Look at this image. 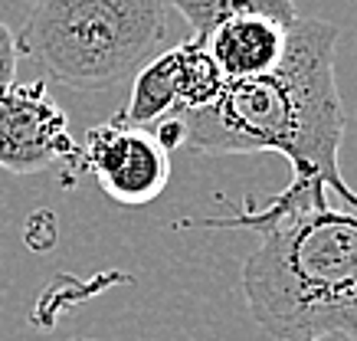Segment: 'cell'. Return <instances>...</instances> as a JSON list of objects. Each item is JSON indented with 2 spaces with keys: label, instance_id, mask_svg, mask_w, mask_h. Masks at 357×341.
<instances>
[{
  "label": "cell",
  "instance_id": "5b68a950",
  "mask_svg": "<svg viewBox=\"0 0 357 341\" xmlns=\"http://www.w3.org/2000/svg\"><path fill=\"white\" fill-rule=\"evenodd\" d=\"M227 79L210 59L204 43L187 40L167 53L148 59L135 73L131 99L121 119L131 125H158L164 119H184L213 105Z\"/></svg>",
  "mask_w": 357,
  "mask_h": 341
},
{
  "label": "cell",
  "instance_id": "3957f363",
  "mask_svg": "<svg viewBox=\"0 0 357 341\" xmlns=\"http://www.w3.org/2000/svg\"><path fill=\"white\" fill-rule=\"evenodd\" d=\"M164 36L167 0H36L17 53L76 92H102L154 59Z\"/></svg>",
  "mask_w": 357,
  "mask_h": 341
},
{
  "label": "cell",
  "instance_id": "30bf717a",
  "mask_svg": "<svg viewBox=\"0 0 357 341\" xmlns=\"http://www.w3.org/2000/svg\"><path fill=\"white\" fill-rule=\"evenodd\" d=\"M308 341H357V335H347V331H328V335H318V338Z\"/></svg>",
  "mask_w": 357,
  "mask_h": 341
},
{
  "label": "cell",
  "instance_id": "7a4b0ae2",
  "mask_svg": "<svg viewBox=\"0 0 357 341\" xmlns=\"http://www.w3.org/2000/svg\"><path fill=\"white\" fill-rule=\"evenodd\" d=\"M217 223L259 230L243 263L249 315L279 341L357 335V200L256 210Z\"/></svg>",
  "mask_w": 357,
  "mask_h": 341
},
{
  "label": "cell",
  "instance_id": "52a82bcc",
  "mask_svg": "<svg viewBox=\"0 0 357 341\" xmlns=\"http://www.w3.org/2000/svg\"><path fill=\"white\" fill-rule=\"evenodd\" d=\"M289 43V26L266 17H243L217 26L206 36V53L227 82L266 76L282 63Z\"/></svg>",
  "mask_w": 357,
  "mask_h": 341
},
{
  "label": "cell",
  "instance_id": "6da1fadb",
  "mask_svg": "<svg viewBox=\"0 0 357 341\" xmlns=\"http://www.w3.org/2000/svg\"><path fill=\"white\" fill-rule=\"evenodd\" d=\"M337 26L298 17L282 63L266 76L227 82L213 105L184 115L187 148L200 154H279L289 188L262 210H295L325 200H357L337 167L344 102L335 73Z\"/></svg>",
  "mask_w": 357,
  "mask_h": 341
},
{
  "label": "cell",
  "instance_id": "277c9868",
  "mask_svg": "<svg viewBox=\"0 0 357 341\" xmlns=\"http://www.w3.org/2000/svg\"><path fill=\"white\" fill-rule=\"evenodd\" d=\"M73 165L96 177L98 190L121 207L154 204L171 181V151L154 128L131 125L121 115L89 128Z\"/></svg>",
  "mask_w": 357,
  "mask_h": 341
},
{
  "label": "cell",
  "instance_id": "ba28073f",
  "mask_svg": "<svg viewBox=\"0 0 357 341\" xmlns=\"http://www.w3.org/2000/svg\"><path fill=\"white\" fill-rule=\"evenodd\" d=\"M174 10L181 13L190 26V40L206 43V36L217 26L229 20H243V17H266L282 26H292L298 20L295 0H167Z\"/></svg>",
  "mask_w": 357,
  "mask_h": 341
},
{
  "label": "cell",
  "instance_id": "8992f818",
  "mask_svg": "<svg viewBox=\"0 0 357 341\" xmlns=\"http://www.w3.org/2000/svg\"><path fill=\"white\" fill-rule=\"evenodd\" d=\"M79 142L69 119L50 96L43 79L13 82L0 96V167L10 174H36L73 161Z\"/></svg>",
  "mask_w": 357,
  "mask_h": 341
},
{
  "label": "cell",
  "instance_id": "8fae6325",
  "mask_svg": "<svg viewBox=\"0 0 357 341\" xmlns=\"http://www.w3.org/2000/svg\"><path fill=\"white\" fill-rule=\"evenodd\" d=\"M66 341H98V338H66Z\"/></svg>",
  "mask_w": 357,
  "mask_h": 341
},
{
  "label": "cell",
  "instance_id": "9c48e42d",
  "mask_svg": "<svg viewBox=\"0 0 357 341\" xmlns=\"http://www.w3.org/2000/svg\"><path fill=\"white\" fill-rule=\"evenodd\" d=\"M17 59H20V53H17V36L0 23V96L17 82Z\"/></svg>",
  "mask_w": 357,
  "mask_h": 341
}]
</instances>
